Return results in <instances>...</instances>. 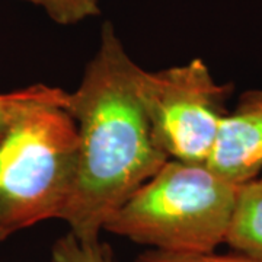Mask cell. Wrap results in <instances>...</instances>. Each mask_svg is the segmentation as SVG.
Returning <instances> with one entry per match:
<instances>
[{
  "label": "cell",
  "instance_id": "obj_1",
  "mask_svg": "<svg viewBox=\"0 0 262 262\" xmlns=\"http://www.w3.org/2000/svg\"><path fill=\"white\" fill-rule=\"evenodd\" d=\"M137 69L105 22L99 48L67 105L77 127V169L60 220L80 241H98L108 219L169 160L137 92Z\"/></svg>",
  "mask_w": 262,
  "mask_h": 262
},
{
  "label": "cell",
  "instance_id": "obj_2",
  "mask_svg": "<svg viewBox=\"0 0 262 262\" xmlns=\"http://www.w3.org/2000/svg\"><path fill=\"white\" fill-rule=\"evenodd\" d=\"M241 187L204 163L169 159L103 230L153 249L214 252L226 242Z\"/></svg>",
  "mask_w": 262,
  "mask_h": 262
},
{
  "label": "cell",
  "instance_id": "obj_3",
  "mask_svg": "<svg viewBox=\"0 0 262 262\" xmlns=\"http://www.w3.org/2000/svg\"><path fill=\"white\" fill-rule=\"evenodd\" d=\"M77 127L67 108L38 105L0 136V242L61 219L77 169Z\"/></svg>",
  "mask_w": 262,
  "mask_h": 262
},
{
  "label": "cell",
  "instance_id": "obj_4",
  "mask_svg": "<svg viewBox=\"0 0 262 262\" xmlns=\"http://www.w3.org/2000/svg\"><path fill=\"white\" fill-rule=\"evenodd\" d=\"M136 84L160 150L169 159L206 165L230 88L198 58L160 72L139 66Z\"/></svg>",
  "mask_w": 262,
  "mask_h": 262
},
{
  "label": "cell",
  "instance_id": "obj_5",
  "mask_svg": "<svg viewBox=\"0 0 262 262\" xmlns=\"http://www.w3.org/2000/svg\"><path fill=\"white\" fill-rule=\"evenodd\" d=\"M219 177L244 185L262 170V91H249L219 125L206 163Z\"/></svg>",
  "mask_w": 262,
  "mask_h": 262
},
{
  "label": "cell",
  "instance_id": "obj_6",
  "mask_svg": "<svg viewBox=\"0 0 262 262\" xmlns=\"http://www.w3.org/2000/svg\"><path fill=\"white\" fill-rule=\"evenodd\" d=\"M226 244L241 255L262 262V182L253 179L239 189Z\"/></svg>",
  "mask_w": 262,
  "mask_h": 262
},
{
  "label": "cell",
  "instance_id": "obj_7",
  "mask_svg": "<svg viewBox=\"0 0 262 262\" xmlns=\"http://www.w3.org/2000/svg\"><path fill=\"white\" fill-rule=\"evenodd\" d=\"M70 94L60 88L38 83L0 94V136L28 110L38 105H60L67 108Z\"/></svg>",
  "mask_w": 262,
  "mask_h": 262
},
{
  "label": "cell",
  "instance_id": "obj_8",
  "mask_svg": "<svg viewBox=\"0 0 262 262\" xmlns=\"http://www.w3.org/2000/svg\"><path fill=\"white\" fill-rule=\"evenodd\" d=\"M53 262H115L111 249L99 239L86 242L72 233L60 237L51 249Z\"/></svg>",
  "mask_w": 262,
  "mask_h": 262
},
{
  "label": "cell",
  "instance_id": "obj_9",
  "mask_svg": "<svg viewBox=\"0 0 262 262\" xmlns=\"http://www.w3.org/2000/svg\"><path fill=\"white\" fill-rule=\"evenodd\" d=\"M47 12V15L60 25H73L80 20L101 13L99 0H22Z\"/></svg>",
  "mask_w": 262,
  "mask_h": 262
},
{
  "label": "cell",
  "instance_id": "obj_10",
  "mask_svg": "<svg viewBox=\"0 0 262 262\" xmlns=\"http://www.w3.org/2000/svg\"><path fill=\"white\" fill-rule=\"evenodd\" d=\"M136 262H256L241 255H217L215 252H184L153 249L140 255Z\"/></svg>",
  "mask_w": 262,
  "mask_h": 262
},
{
  "label": "cell",
  "instance_id": "obj_11",
  "mask_svg": "<svg viewBox=\"0 0 262 262\" xmlns=\"http://www.w3.org/2000/svg\"><path fill=\"white\" fill-rule=\"evenodd\" d=\"M258 181H261V182H262V177H261V178H259V179H258Z\"/></svg>",
  "mask_w": 262,
  "mask_h": 262
}]
</instances>
